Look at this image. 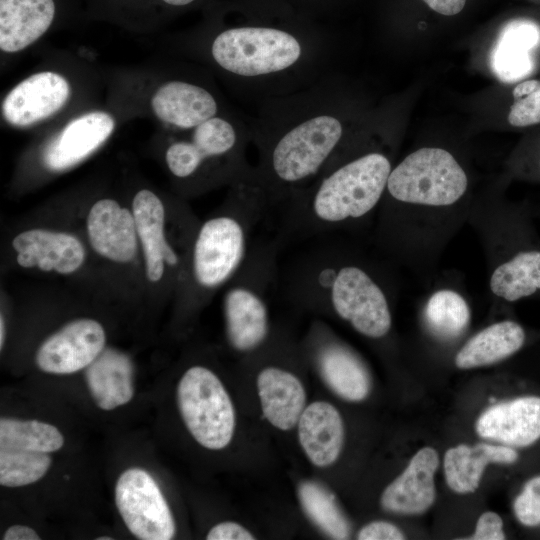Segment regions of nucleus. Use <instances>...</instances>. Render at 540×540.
<instances>
[{"instance_id": "obj_1", "label": "nucleus", "mask_w": 540, "mask_h": 540, "mask_svg": "<svg viewBox=\"0 0 540 540\" xmlns=\"http://www.w3.org/2000/svg\"><path fill=\"white\" fill-rule=\"evenodd\" d=\"M472 201L468 173L451 151L416 149L390 172L373 222L375 247L387 262L430 279Z\"/></svg>"}, {"instance_id": "obj_2", "label": "nucleus", "mask_w": 540, "mask_h": 540, "mask_svg": "<svg viewBox=\"0 0 540 540\" xmlns=\"http://www.w3.org/2000/svg\"><path fill=\"white\" fill-rule=\"evenodd\" d=\"M313 239L283 276L286 296L332 313L368 339L389 335L394 293L385 268L333 234Z\"/></svg>"}, {"instance_id": "obj_3", "label": "nucleus", "mask_w": 540, "mask_h": 540, "mask_svg": "<svg viewBox=\"0 0 540 540\" xmlns=\"http://www.w3.org/2000/svg\"><path fill=\"white\" fill-rule=\"evenodd\" d=\"M393 166L380 150L342 154L283 203L278 239L313 238L374 222Z\"/></svg>"}, {"instance_id": "obj_4", "label": "nucleus", "mask_w": 540, "mask_h": 540, "mask_svg": "<svg viewBox=\"0 0 540 540\" xmlns=\"http://www.w3.org/2000/svg\"><path fill=\"white\" fill-rule=\"evenodd\" d=\"M270 208L253 167L232 183L221 209L198 223L176 296L196 305L225 287L245 262L252 233Z\"/></svg>"}, {"instance_id": "obj_5", "label": "nucleus", "mask_w": 540, "mask_h": 540, "mask_svg": "<svg viewBox=\"0 0 540 540\" xmlns=\"http://www.w3.org/2000/svg\"><path fill=\"white\" fill-rule=\"evenodd\" d=\"M345 127L327 103L307 106L265 126L253 136L258 148L255 176L271 207L314 181L344 154Z\"/></svg>"}, {"instance_id": "obj_6", "label": "nucleus", "mask_w": 540, "mask_h": 540, "mask_svg": "<svg viewBox=\"0 0 540 540\" xmlns=\"http://www.w3.org/2000/svg\"><path fill=\"white\" fill-rule=\"evenodd\" d=\"M533 212L499 195L472 201L467 224L484 252L494 303L511 305L540 295V236Z\"/></svg>"}, {"instance_id": "obj_7", "label": "nucleus", "mask_w": 540, "mask_h": 540, "mask_svg": "<svg viewBox=\"0 0 540 540\" xmlns=\"http://www.w3.org/2000/svg\"><path fill=\"white\" fill-rule=\"evenodd\" d=\"M130 206L145 281L152 289L171 291L176 295L199 221L187 210L169 211L164 201L146 188L136 192Z\"/></svg>"}, {"instance_id": "obj_8", "label": "nucleus", "mask_w": 540, "mask_h": 540, "mask_svg": "<svg viewBox=\"0 0 540 540\" xmlns=\"http://www.w3.org/2000/svg\"><path fill=\"white\" fill-rule=\"evenodd\" d=\"M280 240L258 242L234 277L225 286L223 313L229 344L238 352H252L270 332L267 298L277 280Z\"/></svg>"}, {"instance_id": "obj_9", "label": "nucleus", "mask_w": 540, "mask_h": 540, "mask_svg": "<svg viewBox=\"0 0 540 540\" xmlns=\"http://www.w3.org/2000/svg\"><path fill=\"white\" fill-rule=\"evenodd\" d=\"M295 34L267 26H241L219 33L212 42L214 61L246 81L284 77L309 59L311 46Z\"/></svg>"}, {"instance_id": "obj_10", "label": "nucleus", "mask_w": 540, "mask_h": 540, "mask_svg": "<svg viewBox=\"0 0 540 540\" xmlns=\"http://www.w3.org/2000/svg\"><path fill=\"white\" fill-rule=\"evenodd\" d=\"M182 420L192 437L210 450L225 448L235 430L232 401L217 375L207 367L188 368L177 386Z\"/></svg>"}, {"instance_id": "obj_11", "label": "nucleus", "mask_w": 540, "mask_h": 540, "mask_svg": "<svg viewBox=\"0 0 540 540\" xmlns=\"http://www.w3.org/2000/svg\"><path fill=\"white\" fill-rule=\"evenodd\" d=\"M115 504L128 530L141 540H170L176 532L169 505L155 479L139 467L124 470L115 485Z\"/></svg>"}, {"instance_id": "obj_12", "label": "nucleus", "mask_w": 540, "mask_h": 540, "mask_svg": "<svg viewBox=\"0 0 540 540\" xmlns=\"http://www.w3.org/2000/svg\"><path fill=\"white\" fill-rule=\"evenodd\" d=\"M84 239L102 261L118 268L141 266V251L131 206L110 197L94 201L85 212Z\"/></svg>"}, {"instance_id": "obj_13", "label": "nucleus", "mask_w": 540, "mask_h": 540, "mask_svg": "<svg viewBox=\"0 0 540 540\" xmlns=\"http://www.w3.org/2000/svg\"><path fill=\"white\" fill-rule=\"evenodd\" d=\"M10 247L19 268L45 274L72 276L86 265L85 239L63 229L29 227L16 233Z\"/></svg>"}, {"instance_id": "obj_14", "label": "nucleus", "mask_w": 540, "mask_h": 540, "mask_svg": "<svg viewBox=\"0 0 540 540\" xmlns=\"http://www.w3.org/2000/svg\"><path fill=\"white\" fill-rule=\"evenodd\" d=\"M107 334L101 322L90 317L73 319L38 346L35 364L48 374L68 375L85 370L106 348Z\"/></svg>"}, {"instance_id": "obj_15", "label": "nucleus", "mask_w": 540, "mask_h": 540, "mask_svg": "<svg viewBox=\"0 0 540 540\" xmlns=\"http://www.w3.org/2000/svg\"><path fill=\"white\" fill-rule=\"evenodd\" d=\"M69 97L70 85L62 75L50 71L36 73L5 96L2 114L10 125L27 127L55 114Z\"/></svg>"}, {"instance_id": "obj_16", "label": "nucleus", "mask_w": 540, "mask_h": 540, "mask_svg": "<svg viewBox=\"0 0 540 540\" xmlns=\"http://www.w3.org/2000/svg\"><path fill=\"white\" fill-rule=\"evenodd\" d=\"M114 127L113 117L103 111L89 112L73 119L43 148L44 167L61 172L79 164L110 137Z\"/></svg>"}, {"instance_id": "obj_17", "label": "nucleus", "mask_w": 540, "mask_h": 540, "mask_svg": "<svg viewBox=\"0 0 540 540\" xmlns=\"http://www.w3.org/2000/svg\"><path fill=\"white\" fill-rule=\"evenodd\" d=\"M438 467L439 455L433 447L418 450L403 472L382 492V508L402 515L426 512L436 499L435 474Z\"/></svg>"}, {"instance_id": "obj_18", "label": "nucleus", "mask_w": 540, "mask_h": 540, "mask_svg": "<svg viewBox=\"0 0 540 540\" xmlns=\"http://www.w3.org/2000/svg\"><path fill=\"white\" fill-rule=\"evenodd\" d=\"M475 430L488 440L510 447H527L540 439V396H523L487 408Z\"/></svg>"}, {"instance_id": "obj_19", "label": "nucleus", "mask_w": 540, "mask_h": 540, "mask_svg": "<svg viewBox=\"0 0 540 540\" xmlns=\"http://www.w3.org/2000/svg\"><path fill=\"white\" fill-rule=\"evenodd\" d=\"M151 106L160 120L180 129H193L218 112V104L208 90L185 81L161 85Z\"/></svg>"}, {"instance_id": "obj_20", "label": "nucleus", "mask_w": 540, "mask_h": 540, "mask_svg": "<svg viewBox=\"0 0 540 540\" xmlns=\"http://www.w3.org/2000/svg\"><path fill=\"white\" fill-rule=\"evenodd\" d=\"M297 425L300 445L312 464L327 467L336 462L344 443V424L333 405L324 401L311 403Z\"/></svg>"}, {"instance_id": "obj_21", "label": "nucleus", "mask_w": 540, "mask_h": 540, "mask_svg": "<svg viewBox=\"0 0 540 540\" xmlns=\"http://www.w3.org/2000/svg\"><path fill=\"white\" fill-rule=\"evenodd\" d=\"M256 382L262 413L268 422L283 431L297 425L306 408V392L298 377L268 366L259 372Z\"/></svg>"}, {"instance_id": "obj_22", "label": "nucleus", "mask_w": 540, "mask_h": 540, "mask_svg": "<svg viewBox=\"0 0 540 540\" xmlns=\"http://www.w3.org/2000/svg\"><path fill=\"white\" fill-rule=\"evenodd\" d=\"M515 449L506 445L477 443L449 448L443 458V472L448 487L458 494L475 492L489 464H512L518 460Z\"/></svg>"}, {"instance_id": "obj_23", "label": "nucleus", "mask_w": 540, "mask_h": 540, "mask_svg": "<svg viewBox=\"0 0 540 540\" xmlns=\"http://www.w3.org/2000/svg\"><path fill=\"white\" fill-rule=\"evenodd\" d=\"M85 381L100 409L110 411L123 406L134 395L132 360L127 353L106 347L85 369Z\"/></svg>"}, {"instance_id": "obj_24", "label": "nucleus", "mask_w": 540, "mask_h": 540, "mask_svg": "<svg viewBox=\"0 0 540 540\" xmlns=\"http://www.w3.org/2000/svg\"><path fill=\"white\" fill-rule=\"evenodd\" d=\"M540 44V27L527 19L507 22L491 53V68L502 82L524 79L534 69L532 50Z\"/></svg>"}, {"instance_id": "obj_25", "label": "nucleus", "mask_w": 540, "mask_h": 540, "mask_svg": "<svg viewBox=\"0 0 540 540\" xmlns=\"http://www.w3.org/2000/svg\"><path fill=\"white\" fill-rule=\"evenodd\" d=\"M524 327L515 320L496 321L471 336L456 352L458 369H474L499 363L517 353L526 342Z\"/></svg>"}, {"instance_id": "obj_26", "label": "nucleus", "mask_w": 540, "mask_h": 540, "mask_svg": "<svg viewBox=\"0 0 540 540\" xmlns=\"http://www.w3.org/2000/svg\"><path fill=\"white\" fill-rule=\"evenodd\" d=\"M319 372L339 397L359 402L370 391V377L363 361L346 345L338 341H324L315 352Z\"/></svg>"}, {"instance_id": "obj_27", "label": "nucleus", "mask_w": 540, "mask_h": 540, "mask_svg": "<svg viewBox=\"0 0 540 540\" xmlns=\"http://www.w3.org/2000/svg\"><path fill=\"white\" fill-rule=\"evenodd\" d=\"M55 14L53 0H0V48L18 52L40 38Z\"/></svg>"}, {"instance_id": "obj_28", "label": "nucleus", "mask_w": 540, "mask_h": 540, "mask_svg": "<svg viewBox=\"0 0 540 540\" xmlns=\"http://www.w3.org/2000/svg\"><path fill=\"white\" fill-rule=\"evenodd\" d=\"M472 317L466 295L453 284H437L426 295L421 318L427 332L436 340L451 342L468 329Z\"/></svg>"}, {"instance_id": "obj_29", "label": "nucleus", "mask_w": 540, "mask_h": 540, "mask_svg": "<svg viewBox=\"0 0 540 540\" xmlns=\"http://www.w3.org/2000/svg\"><path fill=\"white\" fill-rule=\"evenodd\" d=\"M64 441L61 431L50 423L36 419H0V447L50 454L60 450Z\"/></svg>"}, {"instance_id": "obj_30", "label": "nucleus", "mask_w": 540, "mask_h": 540, "mask_svg": "<svg viewBox=\"0 0 540 540\" xmlns=\"http://www.w3.org/2000/svg\"><path fill=\"white\" fill-rule=\"evenodd\" d=\"M299 499L308 517L328 536L334 539L349 537V522L328 489L312 481L303 482L299 487Z\"/></svg>"}, {"instance_id": "obj_31", "label": "nucleus", "mask_w": 540, "mask_h": 540, "mask_svg": "<svg viewBox=\"0 0 540 540\" xmlns=\"http://www.w3.org/2000/svg\"><path fill=\"white\" fill-rule=\"evenodd\" d=\"M52 464L49 453L0 447V484L15 488L43 478Z\"/></svg>"}, {"instance_id": "obj_32", "label": "nucleus", "mask_w": 540, "mask_h": 540, "mask_svg": "<svg viewBox=\"0 0 540 540\" xmlns=\"http://www.w3.org/2000/svg\"><path fill=\"white\" fill-rule=\"evenodd\" d=\"M513 104L508 122L513 127H528L540 123V80L529 79L518 83L513 91Z\"/></svg>"}, {"instance_id": "obj_33", "label": "nucleus", "mask_w": 540, "mask_h": 540, "mask_svg": "<svg viewBox=\"0 0 540 540\" xmlns=\"http://www.w3.org/2000/svg\"><path fill=\"white\" fill-rule=\"evenodd\" d=\"M513 510L522 525L527 527L540 525V475L525 483L514 500Z\"/></svg>"}, {"instance_id": "obj_34", "label": "nucleus", "mask_w": 540, "mask_h": 540, "mask_svg": "<svg viewBox=\"0 0 540 540\" xmlns=\"http://www.w3.org/2000/svg\"><path fill=\"white\" fill-rule=\"evenodd\" d=\"M502 518L493 511L482 513L475 526L474 533L469 537L472 540H502L505 539Z\"/></svg>"}, {"instance_id": "obj_35", "label": "nucleus", "mask_w": 540, "mask_h": 540, "mask_svg": "<svg viewBox=\"0 0 540 540\" xmlns=\"http://www.w3.org/2000/svg\"><path fill=\"white\" fill-rule=\"evenodd\" d=\"M359 540H402L404 533L394 524L386 521H373L363 526L357 534Z\"/></svg>"}, {"instance_id": "obj_36", "label": "nucleus", "mask_w": 540, "mask_h": 540, "mask_svg": "<svg viewBox=\"0 0 540 540\" xmlns=\"http://www.w3.org/2000/svg\"><path fill=\"white\" fill-rule=\"evenodd\" d=\"M255 537L242 525L226 521L213 526L207 533V540H252Z\"/></svg>"}, {"instance_id": "obj_37", "label": "nucleus", "mask_w": 540, "mask_h": 540, "mask_svg": "<svg viewBox=\"0 0 540 540\" xmlns=\"http://www.w3.org/2000/svg\"><path fill=\"white\" fill-rule=\"evenodd\" d=\"M432 10L445 15L458 14L465 6L466 0H423Z\"/></svg>"}, {"instance_id": "obj_38", "label": "nucleus", "mask_w": 540, "mask_h": 540, "mask_svg": "<svg viewBox=\"0 0 540 540\" xmlns=\"http://www.w3.org/2000/svg\"><path fill=\"white\" fill-rule=\"evenodd\" d=\"M2 539L4 540H39L40 536L31 527L26 525H12L6 529Z\"/></svg>"}, {"instance_id": "obj_39", "label": "nucleus", "mask_w": 540, "mask_h": 540, "mask_svg": "<svg viewBox=\"0 0 540 540\" xmlns=\"http://www.w3.org/2000/svg\"><path fill=\"white\" fill-rule=\"evenodd\" d=\"M5 340H6V321H5V316L3 315V312H1V316H0V348L1 350L3 349Z\"/></svg>"}, {"instance_id": "obj_40", "label": "nucleus", "mask_w": 540, "mask_h": 540, "mask_svg": "<svg viewBox=\"0 0 540 540\" xmlns=\"http://www.w3.org/2000/svg\"><path fill=\"white\" fill-rule=\"evenodd\" d=\"M164 2L170 4V5H175V6H183V5H187L195 0H163Z\"/></svg>"}, {"instance_id": "obj_41", "label": "nucleus", "mask_w": 540, "mask_h": 540, "mask_svg": "<svg viewBox=\"0 0 540 540\" xmlns=\"http://www.w3.org/2000/svg\"><path fill=\"white\" fill-rule=\"evenodd\" d=\"M111 539H113V538H111L109 536H105V537L100 536V537L97 538V540H111Z\"/></svg>"}, {"instance_id": "obj_42", "label": "nucleus", "mask_w": 540, "mask_h": 540, "mask_svg": "<svg viewBox=\"0 0 540 540\" xmlns=\"http://www.w3.org/2000/svg\"><path fill=\"white\" fill-rule=\"evenodd\" d=\"M537 169H538V173L540 174V156L537 162Z\"/></svg>"}, {"instance_id": "obj_43", "label": "nucleus", "mask_w": 540, "mask_h": 540, "mask_svg": "<svg viewBox=\"0 0 540 540\" xmlns=\"http://www.w3.org/2000/svg\"><path fill=\"white\" fill-rule=\"evenodd\" d=\"M533 215H534V217H536V216H540V210H539V211H537V212H533Z\"/></svg>"}]
</instances>
